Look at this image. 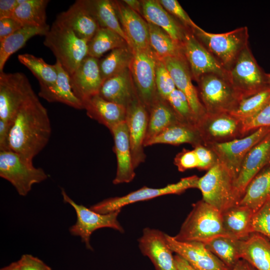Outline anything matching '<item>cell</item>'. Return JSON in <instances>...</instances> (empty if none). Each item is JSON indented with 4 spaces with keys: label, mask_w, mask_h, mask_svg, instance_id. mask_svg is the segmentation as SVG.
Wrapping results in <instances>:
<instances>
[{
    "label": "cell",
    "mask_w": 270,
    "mask_h": 270,
    "mask_svg": "<svg viewBox=\"0 0 270 270\" xmlns=\"http://www.w3.org/2000/svg\"><path fill=\"white\" fill-rule=\"evenodd\" d=\"M51 132L48 111L35 95L19 109L12 122L10 150L32 162L48 143Z\"/></svg>",
    "instance_id": "cell-1"
},
{
    "label": "cell",
    "mask_w": 270,
    "mask_h": 270,
    "mask_svg": "<svg viewBox=\"0 0 270 270\" xmlns=\"http://www.w3.org/2000/svg\"><path fill=\"white\" fill-rule=\"evenodd\" d=\"M44 36V44L51 50L70 76L88 56V42L78 38L58 18Z\"/></svg>",
    "instance_id": "cell-2"
},
{
    "label": "cell",
    "mask_w": 270,
    "mask_h": 270,
    "mask_svg": "<svg viewBox=\"0 0 270 270\" xmlns=\"http://www.w3.org/2000/svg\"><path fill=\"white\" fill-rule=\"evenodd\" d=\"M226 235L222 212L203 200L192 204V208L174 238L181 242L204 243L220 236Z\"/></svg>",
    "instance_id": "cell-3"
},
{
    "label": "cell",
    "mask_w": 270,
    "mask_h": 270,
    "mask_svg": "<svg viewBox=\"0 0 270 270\" xmlns=\"http://www.w3.org/2000/svg\"><path fill=\"white\" fill-rule=\"evenodd\" d=\"M234 181L229 170L218 162L199 178L197 188L202 192V200L222 213L238 204Z\"/></svg>",
    "instance_id": "cell-4"
},
{
    "label": "cell",
    "mask_w": 270,
    "mask_h": 270,
    "mask_svg": "<svg viewBox=\"0 0 270 270\" xmlns=\"http://www.w3.org/2000/svg\"><path fill=\"white\" fill-rule=\"evenodd\" d=\"M192 31L226 70L248 45V34L246 26L226 32L214 34L207 32L197 26Z\"/></svg>",
    "instance_id": "cell-5"
},
{
    "label": "cell",
    "mask_w": 270,
    "mask_h": 270,
    "mask_svg": "<svg viewBox=\"0 0 270 270\" xmlns=\"http://www.w3.org/2000/svg\"><path fill=\"white\" fill-rule=\"evenodd\" d=\"M227 78L240 98L270 87L267 74L258 64L248 44L227 70Z\"/></svg>",
    "instance_id": "cell-6"
},
{
    "label": "cell",
    "mask_w": 270,
    "mask_h": 270,
    "mask_svg": "<svg viewBox=\"0 0 270 270\" xmlns=\"http://www.w3.org/2000/svg\"><path fill=\"white\" fill-rule=\"evenodd\" d=\"M0 176L9 182L21 196H26L34 184L48 178L40 168L10 150L0 151Z\"/></svg>",
    "instance_id": "cell-7"
},
{
    "label": "cell",
    "mask_w": 270,
    "mask_h": 270,
    "mask_svg": "<svg viewBox=\"0 0 270 270\" xmlns=\"http://www.w3.org/2000/svg\"><path fill=\"white\" fill-rule=\"evenodd\" d=\"M200 99L207 114L230 112L240 96L228 78L216 74H208L197 81Z\"/></svg>",
    "instance_id": "cell-8"
},
{
    "label": "cell",
    "mask_w": 270,
    "mask_h": 270,
    "mask_svg": "<svg viewBox=\"0 0 270 270\" xmlns=\"http://www.w3.org/2000/svg\"><path fill=\"white\" fill-rule=\"evenodd\" d=\"M198 179V176L194 175L182 178L178 182L168 184L163 188L144 186L124 196L104 200L92 206L90 208L99 214H106L121 210L124 206L138 202L167 194H180L188 189L197 188Z\"/></svg>",
    "instance_id": "cell-9"
},
{
    "label": "cell",
    "mask_w": 270,
    "mask_h": 270,
    "mask_svg": "<svg viewBox=\"0 0 270 270\" xmlns=\"http://www.w3.org/2000/svg\"><path fill=\"white\" fill-rule=\"evenodd\" d=\"M62 194L64 202L70 204L76 214V222L70 227V232L72 236H80L86 248L92 250L90 243V236L96 230L108 228L122 233L124 232L122 226L118 220L121 210L106 214H99L82 204H77L62 188Z\"/></svg>",
    "instance_id": "cell-10"
},
{
    "label": "cell",
    "mask_w": 270,
    "mask_h": 270,
    "mask_svg": "<svg viewBox=\"0 0 270 270\" xmlns=\"http://www.w3.org/2000/svg\"><path fill=\"white\" fill-rule=\"evenodd\" d=\"M35 95L23 73L0 72V120L12 122L19 109Z\"/></svg>",
    "instance_id": "cell-11"
},
{
    "label": "cell",
    "mask_w": 270,
    "mask_h": 270,
    "mask_svg": "<svg viewBox=\"0 0 270 270\" xmlns=\"http://www.w3.org/2000/svg\"><path fill=\"white\" fill-rule=\"evenodd\" d=\"M158 59L151 48L134 50L130 66L138 97L148 110L158 96L155 82Z\"/></svg>",
    "instance_id": "cell-12"
},
{
    "label": "cell",
    "mask_w": 270,
    "mask_h": 270,
    "mask_svg": "<svg viewBox=\"0 0 270 270\" xmlns=\"http://www.w3.org/2000/svg\"><path fill=\"white\" fill-rule=\"evenodd\" d=\"M270 133V127H262L242 138L206 146L214 152L218 161L229 170L236 180L246 154Z\"/></svg>",
    "instance_id": "cell-13"
},
{
    "label": "cell",
    "mask_w": 270,
    "mask_h": 270,
    "mask_svg": "<svg viewBox=\"0 0 270 270\" xmlns=\"http://www.w3.org/2000/svg\"><path fill=\"white\" fill-rule=\"evenodd\" d=\"M197 128L204 146L245 136L242 120L229 112L206 113L198 122Z\"/></svg>",
    "instance_id": "cell-14"
},
{
    "label": "cell",
    "mask_w": 270,
    "mask_h": 270,
    "mask_svg": "<svg viewBox=\"0 0 270 270\" xmlns=\"http://www.w3.org/2000/svg\"><path fill=\"white\" fill-rule=\"evenodd\" d=\"M182 48L192 77L196 82L202 76L216 74L227 78V70L195 36L186 28Z\"/></svg>",
    "instance_id": "cell-15"
},
{
    "label": "cell",
    "mask_w": 270,
    "mask_h": 270,
    "mask_svg": "<svg viewBox=\"0 0 270 270\" xmlns=\"http://www.w3.org/2000/svg\"><path fill=\"white\" fill-rule=\"evenodd\" d=\"M149 113L138 97L126 107V124L132 163L135 169L145 161L144 142L146 136Z\"/></svg>",
    "instance_id": "cell-16"
},
{
    "label": "cell",
    "mask_w": 270,
    "mask_h": 270,
    "mask_svg": "<svg viewBox=\"0 0 270 270\" xmlns=\"http://www.w3.org/2000/svg\"><path fill=\"white\" fill-rule=\"evenodd\" d=\"M138 242L141 252L149 258L156 270H177L166 234L157 229L146 228Z\"/></svg>",
    "instance_id": "cell-17"
},
{
    "label": "cell",
    "mask_w": 270,
    "mask_h": 270,
    "mask_svg": "<svg viewBox=\"0 0 270 270\" xmlns=\"http://www.w3.org/2000/svg\"><path fill=\"white\" fill-rule=\"evenodd\" d=\"M167 242L173 252L179 255L196 270H231L198 242H181L166 234Z\"/></svg>",
    "instance_id": "cell-18"
},
{
    "label": "cell",
    "mask_w": 270,
    "mask_h": 270,
    "mask_svg": "<svg viewBox=\"0 0 270 270\" xmlns=\"http://www.w3.org/2000/svg\"><path fill=\"white\" fill-rule=\"evenodd\" d=\"M168 70L176 88L186 97L198 122L206 114L199 98L198 89L192 82V76L184 56L161 59Z\"/></svg>",
    "instance_id": "cell-19"
},
{
    "label": "cell",
    "mask_w": 270,
    "mask_h": 270,
    "mask_svg": "<svg viewBox=\"0 0 270 270\" xmlns=\"http://www.w3.org/2000/svg\"><path fill=\"white\" fill-rule=\"evenodd\" d=\"M270 163V133L254 146L242 160L239 173L234 181L238 204L250 180Z\"/></svg>",
    "instance_id": "cell-20"
},
{
    "label": "cell",
    "mask_w": 270,
    "mask_h": 270,
    "mask_svg": "<svg viewBox=\"0 0 270 270\" xmlns=\"http://www.w3.org/2000/svg\"><path fill=\"white\" fill-rule=\"evenodd\" d=\"M98 58L88 56L70 76L72 90L82 104L98 94L104 82Z\"/></svg>",
    "instance_id": "cell-21"
},
{
    "label": "cell",
    "mask_w": 270,
    "mask_h": 270,
    "mask_svg": "<svg viewBox=\"0 0 270 270\" xmlns=\"http://www.w3.org/2000/svg\"><path fill=\"white\" fill-rule=\"evenodd\" d=\"M110 132L114 138L117 161L116 175L112 182L114 184L130 182L134 178L136 173L126 121L113 128Z\"/></svg>",
    "instance_id": "cell-22"
},
{
    "label": "cell",
    "mask_w": 270,
    "mask_h": 270,
    "mask_svg": "<svg viewBox=\"0 0 270 270\" xmlns=\"http://www.w3.org/2000/svg\"><path fill=\"white\" fill-rule=\"evenodd\" d=\"M114 2L120 22L132 50L151 48L148 22L141 15L122 2L114 1Z\"/></svg>",
    "instance_id": "cell-23"
},
{
    "label": "cell",
    "mask_w": 270,
    "mask_h": 270,
    "mask_svg": "<svg viewBox=\"0 0 270 270\" xmlns=\"http://www.w3.org/2000/svg\"><path fill=\"white\" fill-rule=\"evenodd\" d=\"M98 94L108 101L126 108L138 98L130 68L104 80Z\"/></svg>",
    "instance_id": "cell-24"
},
{
    "label": "cell",
    "mask_w": 270,
    "mask_h": 270,
    "mask_svg": "<svg viewBox=\"0 0 270 270\" xmlns=\"http://www.w3.org/2000/svg\"><path fill=\"white\" fill-rule=\"evenodd\" d=\"M142 15L146 21L161 28L182 46L187 28L178 22L158 0H142Z\"/></svg>",
    "instance_id": "cell-25"
},
{
    "label": "cell",
    "mask_w": 270,
    "mask_h": 270,
    "mask_svg": "<svg viewBox=\"0 0 270 270\" xmlns=\"http://www.w3.org/2000/svg\"><path fill=\"white\" fill-rule=\"evenodd\" d=\"M238 256L256 270H270V241L264 236L252 233L237 240Z\"/></svg>",
    "instance_id": "cell-26"
},
{
    "label": "cell",
    "mask_w": 270,
    "mask_h": 270,
    "mask_svg": "<svg viewBox=\"0 0 270 270\" xmlns=\"http://www.w3.org/2000/svg\"><path fill=\"white\" fill-rule=\"evenodd\" d=\"M87 115L106 127L110 130L126 121V108L108 101L98 94L83 102Z\"/></svg>",
    "instance_id": "cell-27"
},
{
    "label": "cell",
    "mask_w": 270,
    "mask_h": 270,
    "mask_svg": "<svg viewBox=\"0 0 270 270\" xmlns=\"http://www.w3.org/2000/svg\"><path fill=\"white\" fill-rule=\"evenodd\" d=\"M57 18L71 28L78 38L88 42L100 28L96 20L85 7L82 0L76 1Z\"/></svg>",
    "instance_id": "cell-28"
},
{
    "label": "cell",
    "mask_w": 270,
    "mask_h": 270,
    "mask_svg": "<svg viewBox=\"0 0 270 270\" xmlns=\"http://www.w3.org/2000/svg\"><path fill=\"white\" fill-rule=\"evenodd\" d=\"M54 66L58 72L55 83L49 86H40L38 95L50 102H60L76 109H84L82 102L72 90L70 74L58 61Z\"/></svg>",
    "instance_id": "cell-29"
},
{
    "label": "cell",
    "mask_w": 270,
    "mask_h": 270,
    "mask_svg": "<svg viewBox=\"0 0 270 270\" xmlns=\"http://www.w3.org/2000/svg\"><path fill=\"white\" fill-rule=\"evenodd\" d=\"M184 144H189L194 148L203 144V142L197 126L179 122L170 126L160 134L146 142L144 146L156 144L178 146Z\"/></svg>",
    "instance_id": "cell-30"
},
{
    "label": "cell",
    "mask_w": 270,
    "mask_h": 270,
    "mask_svg": "<svg viewBox=\"0 0 270 270\" xmlns=\"http://www.w3.org/2000/svg\"><path fill=\"white\" fill-rule=\"evenodd\" d=\"M148 113L144 144L160 134L170 126L182 122L168 102L159 96L149 108Z\"/></svg>",
    "instance_id": "cell-31"
},
{
    "label": "cell",
    "mask_w": 270,
    "mask_h": 270,
    "mask_svg": "<svg viewBox=\"0 0 270 270\" xmlns=\"http://www.w3.org/2000/svg\"><path fill=\"white\" fill-rule=\"evenodd\" d=\"M253 211L248 207L236 205L222 213V222L226 235L236 240L248 238L252 233Z\"/></svg>",
    "instance_id": "cell-32"
},
{
    "label": "cell",
    "mask_w": 270,
    "mask_h": 270,
    "mask_svg": "<svg viewBox=\"0 0 270 270\" xmlns=\"http://www.w3.org/2000/svg\"><path fill=\"white\" fill-rule=\"evenodd\" d=\"M270 200V163L261 170L247 186L238 205L248 206L254 213Z\"/></svg>",
    "instance_id": "cell-33"
},
{
    "label": "cell",
    "mask_w": 270,
    "mask_h": 270,
    "mask_svg": "<svg viewBox=\"0 0 270 270\" xmlns=\"http://www.w3.org/2000/svg\"><path fill=\"white\" fill-rule=\"evenodd\" d=\"M82 2L100 27L108 28L118 34L132 48L130 43L120 22L114 1L82 0Z\"/></svg>",
    "instance_id": "cell-34"
},
{
    "label": "cell",
    "mask_w": 270,
    "mask_h": 270,
    "mask_svg": "<svg viewBox=\"0 0 270 270\" xmlns=\"http://www.w3.org/2000/svg\"><path fill=\"white\" fill-rule=\"evenodd\" d=\"M18 5L12 16L23 26L50 28L46 23L48 0H18Z\"/></svg>",
    "instance_id": "cell-35"
},
{
    "label": "cell",
    "mask_w": 270,
    "mask_h": 270,
    "mask_svg": "<svg viewBox=\"0 0 270 270\" xmlns=\"http://www.w3.org/2000/svg\"><path fill=\"white\" fill-rule=\"evenodd\" d=\"M50 28L24 26L0 41V72H3L4 65L11 55L22 48L32 37L45 36Z\"/></svg>",
    "instance_id": "cell-36"
},
{
    "label": "cell",
    "mask_w": 270,
    "mask_h": 270,
    "mask_svg": "<svg viewBox=\"0 0 270 270\" xmlns=\"http://www.w3.org/2000/svg\"><path fill=\"white\" fill-rule=\"evenodd\" d=\"M133 58L134 50L130 46L117 48L110 51L99 62L103 81L130 68Z\"/></svg>",
    "instance_id": "cell-37"
},
{
    "label": "cell",
    "mask_w": 270,
    "mask_h": 270,
    "mask_svg": "<svg viewBox=\"0 0 270 270\" xmlns=\"http://www.w3.org/2000/svg\"><path fill=\"white\" fill-rule=\"evenodd\" d=\"M126 46H130L122 37L108 28L100 27L88 42V56L98 59L109 50Z\"/></svg>",
    "instance_id": "cell-38"
},
{
    "label": "cell",
    "mask_w": 270,
    "mask_h": 270,
    "mask_svg": "<svg viewBox=\"0 0 270 270\" xmlns=\"http://www.w3.org/2000/svg\"><path fill=\"white\" fill-rule=\"evenodd\" d=\"M148 26L150 46L158 58L184 55L182 46L166 32L153 24L148 23Z\"/></svg>",
    "instance_id": "cell-39"
},
{
    "label": "cell",
    "mask_w": 270,
    "mask_h": 270,
    "mask_svg": "<svg viewBox=\"0 0 270 270\" xmlns=\"http://www.w3.org/2000/svg\"><path fill=\"white\" fill-rule=\"evenodd\" d=\"M18 58L34 76L40 86H49L55 83L58 72L54 64H49L42 58L29 54H19Z\"/></svg>",
    "instance_id": "cell-40"
},
{
    "label": "cell",
    "mask_w": 270,
    "mask_h": 270,
    "mask_svg": "<svg viewBox=\"0 0 270 270\" xmlns=\"http://www.w3.org/2000/svg\"><path fill=\"white\" fill-rule=\"evenodd\" d=\"M204 244L210 252L231 270L240 260L237 240L228 236H218Z\"/></svg>",
    "instance_id": "cell-41"
},
{
    "label": "cell",
    "mask_w": 270,
    "mask_h": 270,
    "mask_svg": "<svg viewBox=\"0 0 270 270\" xmlns=\"http://www.w3.org/2000/svg\"><path fill=\"white\" fill-rule=\"evenodd\" d=\"M270 101V86L254 94L241 98L229 112L242 120L258 114Z\"/></svg>",
    "instance_id": "cell-42"
},
{
    "label": "cell",
    "mask_w": 270,
    "mask_h": 270,
    "mask_svg": "<svg viewBox=\"0 0 270 270\" xmlns=\"http://www.w3.org/2000/svg\"><path fill=\"white\" fill-rule=\"evenodd\" d=\"M166 100L182 122L197 126V119L186 97L182 92L176 88L168 96Z\"/></svg>",
    "instance_id": "cell-43"
},
{
    "label": "cell",
    "mask_w": 270,
    "mask_h": 270,
    "mask_svg": "<svg viewBox=\"0 0 270 270\" xmlns=\"http://www.w3.org/2000/svg\"><path fill=\"white\" fill-rule=\"evenodd\" d=\"M156 86L158 95L166 100L176 88L174 82L164 63L158 58L156 68Z\"/></svg>",
    "instance_id": "cell-44"
},
{
    "label": "cell",
    "mask_w": 270,
    "mask_h": 270,
    "mask_svg": "<svg viewBox=\"0 0 270 270\" xmlns=\"http://www.w3.org/2000/svg\"><path fill=\"white\" fill-rule=\"evenodd\" d=\"M250 226L252 233L260 234L270 240V200L254 213Z\"/></svg>",
    "instance_id": "cell-45"
},
{
    "label": "cell",
    "mask_w": 270,
    "mask_h": 270,
    "mask_svg": "<svg viewBox=\"0 0 270 270\" xmlns=\"http://www.w3.org/2000/svg\"><path fill=\"white\" fill-rule=\"evenodd\" d=\"M245 136L262 127H270V101L254 116L242 120Z\"/></svg>",
    "instance_id": "cell-46"
},
{
    "label": "cell",
    "mask_w": 270,
    "mask_h": 270,
    "mask_svg": "<svg viewBox=\"0 0 270 270\" xmlns=\"http://www.w3.org/2000/svg\"><path fill=\"white\" fill-rule=\"evenodd\" d=\"M160 4L186 28L191 30L197 26L176 0H159Z\"/></svg>",
    "instance_id": "cell-47"
},
{
    "label": "cell",
    "mask_w": 270,
    "mask_h": 270,
    "mask_svg": "<svg viewBox=\"0 0 270 270\" xmlns=\"http://www.w3.org/2000/svg\"><path fill=\"white\" fill-rule=\"evenodd\" d=\"M198 160L197 169L200 170H208L219 161L214 152L203 144H199L194 147Z\"/></svg>",
    "instance_id": "cell-48"
},
{
    "label": "cell",
    "mask_w": 270,
    "mask_h": 270,
    "mask_svg": "<svg viewBox=\"0 0 270 270\" xmlns=\"http://www.w3.org/2000/svg\"><path fill=\"white\" fill-rule=\"evenodd\" d=\"M174 163L179 172L198 168V160L194 150L183 148L174 158Z\"/></svg>",
    "instance_id": "cell-49"
},
{
    "label": "cell",
    "mask_w": 270,
    "mask_h": 270,
    "mask_svg": "<svg viewBox=\"0 0 270 270\" xmlns=\"http://www.w3.org/2000/svg\"><path fill=\"white\" fill-rule=\"evenodd\" d=\"M18 262L19 270H52L42 260L30 254L22 255Z\"/></svg>",
    "instance_id": "cell-50"
},
{
    "label": "cell",
    "mask_w": 270,
    "mask_h": 270,
    "mask_svg": "<svg viewBox=\"0 0 270 270\" xmlns=\"http://www.w3.org/2000/svg\"><path fill=\"white\" fill-rule=\"evenodd\" d=\"M23 26L19 21L13 18L0 19V41L2 40Z\"/></svg>",
    "instance_id": "cell-51"
},
{
    "label": "cell",
    "mask_w": 270,
    "mask_h": 270,
    "mask_svg": "<svg viewBox=\"0 0 270 270\" xmlns=\"http://www.w3.org/2000/svg\"><path fill=\"white\" fill-rule=\"evenodd\" d=\"M12 122L0 120V151L10 150L9 134Z\"/></svg>",
    "instance_id": "cell-52"
},
{
    "label": "cell",
    "mask_w": 270,
    "mask_h": 270,
    "mask_svg": "<svg viewBox=\"0 0 270 270\" xmlns=\"http://www.w3.org/2000/svg\"><path fill=\"white\" fill-rule=\"evenodd\" d=\"M18 5V0H0V19L12 18Z\"/></svg>",
    "instance_id": "cell-53"
},
{
    "label": "cell",
    "mask_w": 270,
    "mask_h": 270,
    "mask_svg": "<svg viewBox=\"0 0 270 270\" xmlns=\"http://www.w3.org/2000/svg\"><path fill=\"white\" fill-rule=\"evenodd\" d=\"M177 270H196L184 258L176 254L174 256Z\"/></svg>",
    "instance_id": "cell-54"
},
{
    "label": "cell",
    "mask_w": 270,
    "mask_h": 270,
    "mask_svg": "<svg viewBox=\"0 0 270 270\" xmlns=\"http://www.w3.org/2000/svg\"><path fill=\"white\" fill-rule=\"evenodd\" d=\"M123 2L130 9L139 14L142 15V1L137 0H124Z\"/></svg>",
    "instance_id": "cell-55"
},
{
    "label": "cell",
    "mask_w": 270,
    "mask_h": 270,
    "mask_svg": "<svg viewBox=\"0 0 270 270\" xmlns=\"http://www.w3.org/2000/svg\"><path fill=\"white\" fill-rule=\"evenodd\" d=\"M231 270H256L246 260L240 259Z\"/></svg>",
    "instance_id": "cell-56"
},
{
    "label": "cell",
    "mask_w": 270,
    "mask_h": 270,
    "mask_svg": "<svg viewBox=\"0 0 270 270\" xmlns=\"http://www.w3.org/2000/svg\"><path fill=\"white\" fill-rule=\"evenodd\" d=\"M0 270H19V265L18 260L1 268Z\"/></svg>",
    "instance_id": "cell-57"
},
{
    "label": "cell",
    "mask_w": 270,
    "mask_h": 270,
    "mask_svg": "<svg viewBox=\"0 0 270 270\" xmlns=\"http://www.w3.org/2000/svg\"><path fill=\"white\" fill-rule=\"evenodd\" d=\"M267 78L268 86H270V74H267Z\"/></svg>",
    "instance_id": "cell-58"
}]
</instances>
